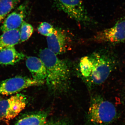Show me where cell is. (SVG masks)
Wrapping results in <instances>:
<instances>
[{
    "instance_id": "6da1fadb",
    "label": "cell",
    "mask_w": 125,
    "mask_h": 125,
    "mask_svg": "<svg viewBox=\"0 0 125 125\" xmlns=\"http://www.w3.org/2000/svg\"><path fill=\"white\" fill-rule=\"evenodd\" d=\"M39 58L46 69L45 82L50 91L55 94L67 92L71 84V70L67 62L47 48L40 51Z\"/></svg>"
},
{
    "instance_id": "4fadbf2b",
    "label": "cell",
    "mask_w": 125,
    "mask_h": 125,
    "mask_svg": "<svg viewBox=\"0 0 125 125\" xmlns=\"http://www.w3.org/2000/svg\"><path fill=\"white\" fill-rule=\"evenodd\" d=\"M48 115L46 112L34 113L22 117L14 125H43L46 122Z\"/></svg>"
},
{
    "instance_id": "2e32d148",
    "label": "cell",
    "mask_w": 125,
    "mask_h": 125,
    "mask_svg": "<svg viewBox=\"0 0 125 125\" xmlns=\"http://www.w3.org/2000/svg\"><path fill=\"white\" fill-rule=\"evenodd\" d=\"M55 28L49 23L43 22L39 25L38 28V31L40 34L47 37L51 36L53 33Z\"/></svg>"
},
{
    "instance_id": "7a4b0ae2",
    "label": "cell",
    "mask_w": 125,
    "mask_h": 125,
    "mask_svg": "<svg viewBox=\"0 0 125 125\" xmlns=\"http://www.w3.org/2000/svg\"><path fill=\"white\" fill-rule=\"evenodd\" d=\"M114 59L106 54L95 52L81 59V75L89 87L102 84L114 70Z\"/></svg>"
},
{
    "instance_id": "8992f818",
    "label": "cell",
    "mask_w": 125,
    "mask_h": 125,
    "mask_svg": "<svg viewBox=\"0 0 125 125\" xmlns=\"http://www.w3.org/2000/svg\"><path fill=\"white\" fill-rule=\"evenodd\" d=\"M45 81L38 80L23 76H16L3 81L0 83V94L11 95L20 92L25 89L45 83Z\"/></svg>"
},
{
    "instance_id": "30bf717a",
    "label": "cell",
    "mask_w": 125,
    "mask_h": 125,
    "mask_svg": "<svg viewBox=\"0 0 125 125\" xmlns=\"http://www.w3.org/2000/svg\"><path fill=\"white\" fill-rule=\"evenodd\" d=\"M26 65L33 79L45 81L47 77L46 69L45 64L40 58L28 57L26 60Z\"/></svg>"
},
{
    "instance_id": "e0dca14e",
    "label": "cell",
    "mask_w": 125,
    "mask_h": 125,
    "mask_svg": "<svg viewBox=\"0 0 125 125\" xmlns=\"http://www.w3.org/2000/svg\"><path fill=\"white\" fill-rule=\"evenodd\" d=\"M43 125H70L69 123L64 121H58L46 122Z\"/></svg>"
},
{
    "instance_id": "5b68a950",
    "label": "cell",
    "mask_w": 125,
    "mask_h": 125,
    "mask_svg": "<svg viewBox=\"0 0 125 125\" xmlns=\"http://www.w3.org/2000/svg\"><path fill=\"white\" fill-rule=\"evenodd\" d=\"M56 7L78 22H89L91 20L81 0H53Z\"/></svg>"
},
{
    "instance_id": "8fae6325",
    "label": "cell",
    "mask_w": 125,
    "mask_h": 125,
    "mask_svg": "<svg viewBox=\"0 0 125 125\" xmlns=\"http://www.w3.org/2000/svg\"><path fill=\"white\" fill-rule=\"evenodd\" d=\"M25 57L23 53L18 52L14 47L0 51V64L14 65L22 60Z\"/></svg>"
},
{
    "instance_id": "277c9868",
    "label": "cell",
    "mask_w": 125,
    "mask_h": 125,
    "mask_svg": "<svg viewBox=\"0 0 125 125\" xmlns=\"http://www.w3.org/2000/svg\"><path fill=\"white\" fill-rule=\"evenodd\" d=\"M27 103V97L22 94L0 101V121H9L15 118L25 108Z\"/></svg>"
},
{
    "instance_id": "ac0fdd59",
    "label": "cell",
    "mask_w": 125,
    "mask_h": 125,
    "mask_svg": "<svg viewBox=\"0 0 125 125\" xmlns=\"http://www.w3.org/2000/svg\"></svg>"
},
{
    "instance_id": "9c48e42d",
    "label": "cell",
    "mask_w": 125,
    "mask_h": 125,
    "mask_svg": "<svg viewBox=\"0 0 125 125\" xmlns=\"http://www.w3.org/2000/svg\"><path fill=\"white\" fill-rule=\"evenodd\" d=\"M27 14L26 3L20 5L7 16L0 27L3 32L9 30L20 29Z\"/></svg>"
},
{
    "instance_id": "52a82bcc",
    "label": "cell",
    "mask_w": 125,
    "mask_h": 125,
    "mask_svg": "<svg viewBox=\"0 0 125 125\" xmlns=\"http://www.w3.org/2000/svg\"><path fill=\"white\" fill-rule=\"evenodd\" d=\"M93 39L94 42L99 43L125 42V18L118 20L111 28L97 33Z\"/></svg>"
},
{
    "instance_id": "ba28073f",
    "label": "cell",
    "mask_w": 125,
    "mask_h": 125,
    "mask_svg": "<svg viewBox=\"0 0 125 125\" xmlns=\"http://www.w3.org/2000/svg\"><path fill=\"white\" fill-rule=\"evenodd\" d=\"M47 42L48 49L57 55L69 50L71 41L65 31L55 28L53 33L47 37Z\"/></svg>"
},
{
    "instance_id": "9a60e30c",
    "label": "cell",
    "mask_w": 125,
    "mask_h": 125,
    "mask_svg": "<svg viewBox=\"0 0 125 125\" xmlns=\"http://www.w3.org/2000/svg\"><path fill=\"white\" fill-rule=\"evenodd\" d=\"M33 32V28L31 25L24 21L20 29V42L27 41L30 37Z\"/></svg>"
},
{
    "instance_id": "5bb4252c",
    "label": "cell",
    "mask_w": 125,
    "mask_h": 125,
    "mask_svg": "<svg viewBox=\"0 0 125 125\" xmlns=\"http://www.w3.org/2000/svg\"><path fill=\"white\" fill-rule=\"evenodd\" d=\"M20 0H0V23L16 7Z\"/></svg>"
},
{
    "instance_id": "7c38bea8",
    "label": "cell",
    "mask_w": 125,
    "mask_h": 125,
    "mask_svg": "<svg viewBox=\"0 0 125 125\" xmlns=\"http://www.w3.org/2000/svg\"><path fill=\"white\" fill-rule=\"evenodd\" d=\"M20 42V29L5 31L0 37V51L14 47Z\"/></svg>"
},
{
    "instance_id": "3957f363",
    "label": "cell",
    "mask_w": 125,
    "mask_h": 125,
    "mask_svg": "<svg viewBox=\"0 0 125 125\" xmlns=\"http://www.w3.org/2000/svg\"><path fill=\"white\" fill-rule=\"evenodd\" d=\"M117 117L116 108L112 103L99 95L92 97L87 114L89 125H111Z\"/></svg>"
}]
</instances>
